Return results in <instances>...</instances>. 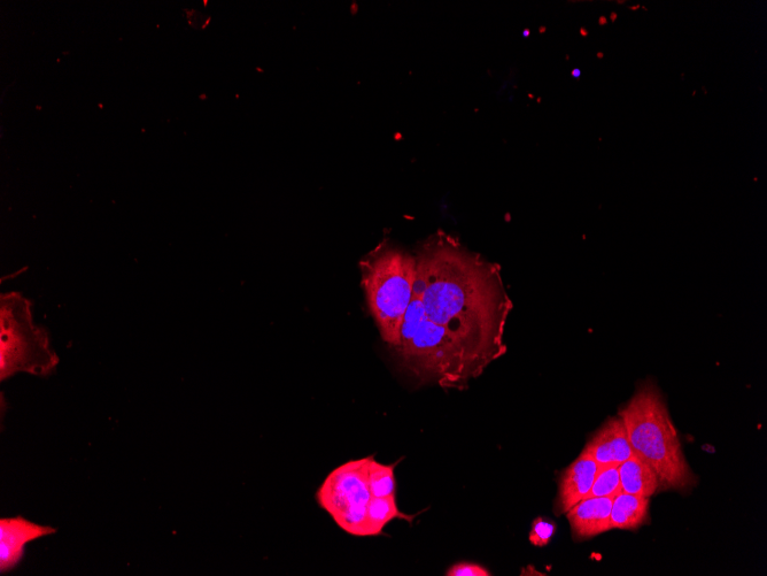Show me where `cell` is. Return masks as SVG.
I'll return each mask as SVG.
<instances>
[{"label": "cell", "instance_id": "17", "mask_svg": "<svg viewBox=\"0 0 767 576\" xmlns=\"http://www.w3.org/2000/svg\"><path fill=\"white\" fill-rule=\"evenodd\" d=\"M610 19L612 22H616L618 19V14L616 12H612L610 15Z\"/></svg>", "mask_w": 767, "mask_h": 576}, {"label": "cell", "instance_id": "3", "mask_svg": "<svg viewBox=\"0 0 767 576\" xmlns=\"http://www.w3.org/2000/svg\"><path fill=\"white\" fill-rule=\"evenodd\" d=\"M359 266L370 316L384 343L398 348L402 322L414 293L416 257L384 240L361 259Z\"/></svg>", "mask_w": 767, "mask_h": 576}, {"label": "cell", "instance_id": "19", "mask_svg": "<svg viewBox=\"0 0 767 576\" xmlns=\"http://www.w3.org/2000/svg\"><path fill=\"white\" fill-rule=\"evenodd\" d=\"M640 7H641V5H640V4H638L637 6H631V7H630V10H631V11H635V10H638V9H640Z\"/></svg>", "mask_w": 767, "mask_h": 576}, {"label": "cell", "instance_id": "1", "mask_svg": "<svg viewBox=\"0 0 767 576\" xmlns=\"http://www.w3.org/2000/svg\"><path fill=\"white\" fill-rule=\"evenodd\" d=\"M414 255V291L426 319L445 330L471 379H478L507 353L505 332L514 303L501 267L441 229L418 244Z\"/></svg>", "mask_w": 767, "mask_h": 576}, {"label": "cell", "instance_id": "16", "mask_svg": "<svg viewBox=\"0 0 767 576\" xmlns=\"http://www.w3.org/2000/svg\"><path fill=\"white\" fill-rule=\"evenodd\" d=\"M447 576H491V572L485 567L475 563H459L453 565L446 572Z\"/></svg>", "mask_w": 767, "mask_h": 576}, {"label": "cell", "instance_id": "12", "mask_svg": "<svg viewBox=\"0 0 767 576\" xmlns=\"http://www.w3.org/2000/svg\"><path fill=\"white\" fill-rule=\"evenodd\" d=\"M367 513L373 536L381 535L384 528L389 525L392 520L402 519L412 522L414 518L400 512L395 495L387 497H371Z\"/></svg>", "mask_w": 767, "mask_h": 576}, {"label": "cell", "instance_id": "2", "mask_svg": "<svg viewBox=\"0 0 767 576\" xmlns=\"http://www.w3.org/2000/svg\"><path fill=\"white\" fill-rule=\"evenodd\" d=\"M618 416L624 421L634 455L655 471L658 491H686L696 485L668 405L653 381L640 384Z\"/></svg>", "mask_w": 767, "mask_h": 576}, {"label": "cell", "instance_id": "14", "mask_svg": "<svg viewBox=\"0 0 767 576\" xmlns=\"http://www.w3.org/2000/svg\"><path fill=\"white\" fill-rule=\"evenodd\" d=\"M622 493L618 466L601 468L588 497H616Z\"/></svg>", "mask_w": 767, "mask_h": 576}, {"label": "cell", "instance_id": "6", "mask_svg": "<svg viewBox=\"0 0 767 576\" xmlns=\"http://www.w3.org/2000/svg\"><path fill=\"white\" fill-rule=\"evenodd\" d=\"M56 533V528L37 525L23 517L0 519V574L18 567L28 543Z\"/></svg>", "mask_w": 767, "mask_h": 576}, {"label": "cell", "instance_id": "5", "mask_svg": "<svg viewBox=\"0 0 767 576\" xmlns=\"http://www.w3.org/2000/svg\"><path fill=\"white\" fill-rule=\"evenodd\" d=\"M2 380L20 371L45 375L58 360L50 350L45 334L27 318L2 319Z\"/></svg>", "mask_w": 767, "mask_h": 576}, {"label": "cell", "instance_id": "8", "mask_svg": "<svg viewBox=\"0 0 767 576\" xmlns=\"http://www.w3.org/2000/svg\"><path fill=\"white\" fill-rule=\"evenodd\" d=\"M599 466L594 459L581 452L580 456L561 474L555 501V514H567L573 506L587 498L592 489Z\"/></svg>", "mask_w": 767, "mask_h": 576}, {"label": "cell", "instance_id": "4", "mask_svg": "<svg viewBox=\"0 0 767 576\" xmlns=\"http://www.w3.org/2000/svg\"><path fill=\"white\" fill-rule=\"evenodd\" d=\"M370 457L351 460L333 470L317 490V503L344 532L373 536L368 521L371 493L368 483Z\"/></svg>", "mask_w": 767, "mask_h": 576}, {"label": "cell", "instance_id": "13", "mask_svg": "<svg viewBox=\"0 0 767 576\" xmlns=\"http://www.w3.org/2000/svg\"><path fill=\"white\" fill-rule=\"evenodd\" d=\"M395 464L385 465L370 456L368 464V483L371 496L387 497L395 495Z\"/></svg>", "mask_w": 767, "mask_h": 576}, {"label": "cell", "instance_id": "10", "mask_svg": "<svg viewBox=\"0 0 767 576\" xmlns=\"http://www.w3.org/2000/svg\"><path fill=\"white\" fill-rule=\"evenodd\" d=\"M618 472L622 493L650 498L660 488L653 468L635 455L619 465Z\"/></svg>", "mask_w": 767, "mask_h": 576}, {"label": "cell", "instance_id": "15", "mask_svg": "<svg viewBox=\"0 0 767 576\" xmlns=\"http://www.w3.org/2000/svg\"><path fill=\"white\" fill-rule=\"evenodd\" d=\"M556 528L553 521L541 517L534 519L529 535L530 543L538 548L547 547L556 533Z\"/></svg>", "mask_w": 767, "mask_h": 576}, {"label": "cell", "instance_id": "7", "mask_svg": "<svg viewBox=\"0 0 767 576\" xmlns=\"http://www.w3.org/2000/svg\"><path fill=\"white\" fill-rule=\"evenodd\" d=\"M584 452L601 468L619 466L634 456L629 434L621 417L609 418L587 442Z\"/></svg>", "mask_w": 767, "mask_h": 576}, {"label": "cell", "instance_id": "11", "mask_svg": "<svg viewBox=\"0 0 767 576\" xmlns=\"http://www.w3.org/2000/svg\"><path fill=\"white\" fill-rule=\"evenodd\" d=\"M649 498L621 493L611 506V529L633 531L649 522Z\"/></svg>", "mask_w": 767, "mask_h": 576}, {"label": "cell", "instance_id": "18", "mask_svg": "<svg viewBox=\"0 0 767 576\" xmlns=\"http://www.w3.org/2000/svg\"><path fill=\"white\" fill-rule=\"evenodd\" d=\"M607 23H608V20H607V18H606V17H601V18H600V22H599V25H600V26H604V25H607Z\"/></svg>", "mask_w": 767, "mask_h": 576}, {"label": "cell", "instance_id": "9", "mask_svg": "<svg viewBox=\"0 0 767 576\" xmlns=\"http://www.w3.org/2000/svg\"><path fill=\"white\" fill-rule=\"evenodd\" d=\"M615 497H588L567 512L573 539L590 540L610 531L611 506Z\"/></svg>", "mask_w": 767, "mask_h": 576}]
</instances>
